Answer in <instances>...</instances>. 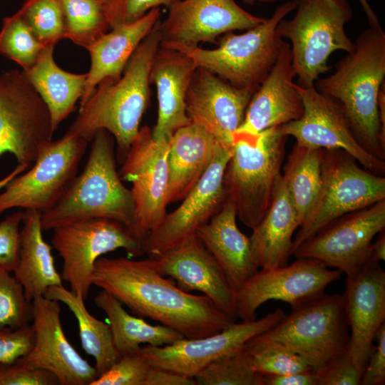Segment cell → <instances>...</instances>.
I'll list each match as a JSON object with an SVG mask.
<instances>
[{"label": "cell", "mask_w": 385, "mask_h": 385, "mask_svg": "<svg viewBox=\"0 0 385 385\" xmlns=\"http://www.w3.org/2000/svg\"><path fill=\"white\" fill-rule=\"evenodd\" d=\"M194 379L197 385H262L260 375L243 347L215 359Z\"/></svg>", "instance_id": "obj_38"}, {"label": "cell", "mask_w": 385, "mask_h": 385, "mask_svg": "<svg viewBox=\"0 0 385 385\" xmlns=\"http://www.w3.org/2000/svg\"><path fill=\"white\" fill-rule=\"evenodd\" d=\"M349 329L343 295L324 293L292 308L276 326L261 334L293 351L316 371L348 353Z\"/></svg>", "instance_id": "obj_8"}, {"label": "cell", "mask_w": 385, "mask_h": 385, "mask_svg": "<svg viewBox=\"0 0 385 385\" xmlns=\"http://www.w3.org/2000/svg\"><path fill=\"white\" fill-rule=\"evenodd\" d=\"M355 48L335 64L315 88L337 101L360 145L385 160V138L379 120L378 97L385 78V33L369 28L354 41Z\"/></svg>", "instance_id": "obj_3"}, {"label": "cell", "mask_w": 385, "mask_h": 385, "mask_svg": "<svg viewBox=\"0 0 385 385\" xmlns=\"http://www.w3.org/2000/svg\"><path fill=\"white\" fill-rule=\"evenodd\" d=\"M160 14V7L153 8L137 21L113 26L86 48L91 63L80 106L101 82L106 79L116 80L121 76L137 47L159 21Z\"/></svg>", "instance_id": "obj_27"}, {"label": "cell", "mask_w": 385, "mask_h": 385, "mask_svg": "<svg viewBox=\"0 0 385 385\" xmlns=\"http://www.w3.org/2000/svg\"><path fill=\"white\" fill-rule=\"evenodd\" d=\"M232 146L220 145L211 163L182 203L167 213L160 224L145 238L144 254L155 257L195 235L218 212L227 196L223 185Z\"/></svg>", "instance_id": "obj_17"}, {"label": "cell", "mask_w": 385, "mask_h": 385, "mask_svg": "<svg viewBox=\"0 0 385 385\" xmlns=\"http://www.w3.org/2000/svg\"><path fill=\"white\" fill-rule=\"evenodd\" d=\"M54 132L46 105L24 71L0 74V157L11 153L29 168Z\"/></svg>", "instance_id": "obj_12"}, {"label": "cell", "mask_w": 385, "mask_h": 385, "mask_svg": "<svg viewBox=\"0 0 385 385\" xmlns=\"http://www.w3.org/2000/svg\"><path fill=\"white\" fill-rule=\"evenodd\" d=\"M32 303L34 343L30 351L17 360L52 373L61 385H90L98 377L96 369L66 337L60 302L41 296Z\"/></svg>", "instance_id": "obj_20"}, {"label": "cell", "mask_w": 385, "mask_h": 385, "mask_svg": "<svg viewBox=\"0 0 385 385\" xmlns=\"http://www.w3.org/2000/svg\"><path fill=\"white\" fill-rule=\"evenodd\" d=\"M162 38L160 21L141 41L121 76L101 82L80 106L68 128L88 142L106 130L116 143V159L121 164L136 137L149 103L150 72Z\"/></svg>", "instance_id": "obj_2"}, {"label": "cell", "mask_w": 385, "mask_h": 385, "mask_svg": "<svg viewBox=\"0 0 385 385\" xmlns=\"http://www.w3.org/2000/svg\"><path fill=\"white\" fill-rule=\"evenodd\" d=\"M59 1L64 16V38L87 48L111 29L103 2L98 0Z\"/></svg>", "instance_id": "obj_35"}, {"label": "cell", "mask_w": 385, "mask_h": 385, "mask_svg": "<svg viewBox=\"0 0 385 385\" xmlns=\"http://www.w3.org/2000/svg\"><path fill=\"white\" fill-rule=\"evenodd\" d=\"M243 348L259 374L280 375L312 369L299 355L261 334L249 339Z\"/></svg>", "instance_id": "obj_36"}, {"label": "cell", "mask_w": 385, "mask_h": 385, "mask_svg": "<svg viewBox=\"0 0 385 385\" xmlns=\"http://www.w3.org/2000/svg\"><path fill=\"white\" fill-rule=\"evenodd\" d=\"M34 343L31 324L0 330V364H10L27 354Z\"/></svg>", "instance_id": "obj_46"}, {"label": "cell", "mask_w": 385, "mask_h": 385, "mask_svg": "<svg viewBox=\"0 0 385 385\" xmlns=\"http://www.w3.org/2000/svg\"><path fill=\"white\" fill-rule=\"evenodd\" d=\"M343 297L351 329L348 353L362 376L385 321V272L379 262L369 261L346 276Z\"/></svg>", "instance_id": "obj_22"}, {"label": "cell", "mask_w": 385, "mask_h": 385, "mask_svg": "<svg viewBox=\"0 0 385 385\" xmlns=\"http://www.w3.org/2000/svg\"><path fill=\"white\" fill-rule=\"evenodd\" d=\"M163 21H160V45L197 46L216 42L228 32L247 30L266 18L243 9L235 0H173Z\"/></svg>", "instance_id": "obj_19"}, {"label": "cell", "mask_w": 385, "mask_h": 385, "mask_svg": "<svg viewBox=\"0 0 385 385\" xmlns=\"http://www.w3.org/2000/svg\"><path fill=\"white\" fill-rule=\"evenodd\" d=\"M222 145L206 129L193 123L175 131L169 140L168 205L182 200L189 193Z\"/></svg>", "instance_id": "obj_28"}, {"label": "cell", "mask_w": 385, "mask_h": 385, "mask_svg": "<svg viewBox=\"0 0 385 385\" xmlns=\"http://www.w3.org/2000/svg\"><path fill=\"white\" fill-rule=\"evenodd\" d=\"M322 153L323 149L295 143L284 166L282 177L301 225L319 192Z\"/></svg>", "instance_id": "obj_34"}, {"label": "cell", "mask_w": 385, "mask_h": 385, "mask_svg": "<svg viewBox=\"0 0 385 385\" xmlns=\"http://www.w3.org/2000/svg\"><path fill=\"white\" fill-rule=\"evenodd\" d=\"M93 300L107 316L114 346L120 356L139 352L141 344L160 346L184 338L170 327L152 325L142 317L128 314L117 299L104 290L101 289Z\"/></svg>", "instance_id": "obj_32"}, {"label": "cell", "mask_w": 385, "mask_h": 385, "mask_svg": "<svg viewBox=\"0 0 385 385\" xmlns=\"http://www.w3.org/2000/svg\"><path fill=\"white\" fill-rule=\"evenodd\" d=\"M197 68L188 55L160 45L150 72V83L156 87L158 105L156 124L152 129L155 140L169 141L175 130L190 123L185 98Z\"/></svg>", "instance_id": "obj_25"}, {"label": "cell", "mask_w": 385, "mask_h": 385, "mask_svg": "<svg viewBox=\"0 0 385 385\" xmlns=\"http://www.w3.org/2000/svg\"><path fill=\"white\" fill-rule=\"evenodd\" d=\"M151 366L140 351L123 356L90 385H145Z\"/></svg>", "instance_id": "obj_41"}, {"label": "cell", "mask_w": 385, "mask_h": 385, "mask_svg": "<svg viewBox=\"0 0 385 385\" xmlns=\"http://www.w3.org/2000/svg\"><path fill=\"white\" fill-rule=\"evenodd\" d=\"M52 230V246L63 260L61 278L84 300L88 297L92 272L98 258L118 249L135 257L144 254L142 242L116 220H88Z\"/></svg>", "instance_id": "obj_11"}, {"label": "cell", "mask_w": 385, "mask_h": 385, "mask_svg": "<svg viewBox=\"0 0 385 385\" xmlns=\"http://www.w3.org/2000/svg\"><path fill=\"white\" fill-rule=\"evenodd\" d=\"M236 217L235 205L227 197L218 212L195 232L220 265L235 293L259 270L250 237L240 230Z\"/></svg>", "instance_id": "obj_26"}, {"label": "cell", "mask_w": 385, "mask_h": 385, "mask_svg": "<svg viewBox=\"0 0 385 385\" xmlns=\"http://www.w3.org/2000/svg\"><path fill=\"white\" fill-rule=\"evenodd\" d=\"M156 268L183 291H199L236 320L235 293L216 260L195 235L159 256Z\"/></svg>", "instance_id": "obj_23"}, {"label": "cell", "mask_w": 385, "mask_h": 385, "mask_svg": "<svg viewBox=\"0 0 385 385\" xmlns=\"http://www.w3.org/2000/svg\"><path fill=\"white\" fill-rule=\"evenodd\" d=\"M145 385H197L194 378L152 365Z\"/></svg>", "instance_id": "obj_49"}, {"label": "cell", "mask_w": 385, "mask_h": 385, "mask_svg": "<svg viewBox=\"0 0 385 385\" xmlns=\"http://www.w3.org/2000/svg\"><path fill=\"white\" fill-rule=\"evenodd\" d=\"M43 231L41 212L24 210L19 261L13 273L29 301L43 296L51 287L63 284L55 266L52 247L45 241Z\"/></svg>", "instance_id": "obj_30"}, {"label": "cell", "mask_w": 385, "mask_h": 385, "mask_svg": "<svg viewBox=\"0 0 385 385\" xmlns=\"http://www.w3.org/2000/svg\"><path fill=\"white\" fill-rule=\"evenodd\" d=\"M242 1L246 4L253 5L256 2L270 4V3H274L279 0H242Z\"/></svg>", "instance_id": "obj_53"}, {"label": "cell", "mask_w": 385, "mask_h": 385, "mask_svg": "<svg viewBox=\"0 0 385 385\" xmlns=\"http://www.w3.org/2000/svg\"><path fill=\"white\" fill-rule=\"evenodd\" d=\"M296 2L294 15L290 19H282L276 31L290 42L296 83L308 87L330 69L328 60L332 53L354 50L355 43L345 31L354 13L349 0Z\"/></svg>", "instance_id": "obj_6"}, {"label": "cell", "mask_w": 385, "mask_h": 385, "mask_svg": "<svg viewBox=\"0 0 385 385\" xmlns=\"http://www.w3.org/2000/svg\"><path fill=\"white\" fill-rule=\"evenodd\" d=\"M375 349L370 356L363 372L360 385H384L385 384V324L378 330Z\"/></svg>", "instance_id": "obj_47"}, {"label": "cell", "mask_w": 385, "mask_h": 385, "mask_svg": "<svg viewBox=\"0 0 385 385\" xmlns=\"http://www.w3.org/2000/svg\"><path fill=\"white\" fill-rule=\"evenodd\" d=\"M88 143L69 130L46 143L31 168L14 177L0 192V215L12 208L41 213L51 209L77 175Z\"/></svg>", "instance_id": "obj_10"}, {"label": "cell", "mask_w": 385, "mask_h": 385, "mask_svg": "<svg viewBox=\"0 0 385 385\" xmlns=\"http://www.w3.org/2000/svg\"><path fill=\"white\" fill-rule=\"evenodd\" d=\"M317 385H359L361 374L349 353L329 360L315 371Z\"/></svg>", "instance_id": "obj_44"}, {"label": "cell", "mask_w": 385, "mask_h": 385, "mask_svg": "<svg viewBox=\"0 0 385 385\" xmlns=\"http://www.w3.org/2000/svg\"><path fill=\"white\" fill-rule=\"evenodd\" d=\"M286 314L280 308L260 319L235 322L207 337L183 338L173 344L140 348L149 363L186 377L194 376L219 357L242 348L251 338L276 326Z\"/></svg>", "instance_id": "obj_18"}, {"label": "cell", "mask_w": 385, "mask_h": 385, "mask_svg": "<svg viewBox=\"0 0 385 385\" xmlns=\"http://www.w3.org/2000/svg\"><path fill=\"white\" fill-rule=\"evenodd\" d=\"M111 136L106 130L95 134L82 172L58 202L41 213L43 231L75 222L109 219L124 225L140 240L133 197L117 171Z\"/></svg>", "instance_id": "obj_4"}, {"label": "cell", "mask_w": 385, "mask_h": 385, "mask_svg": "<svg viewBox=\"0 0 385 385\" xmlns=\"http://www.w3.org/2000/svg\"><path fill=\"white\" fill-rule=\"evenodd\" d=\"M304 106L300 118L280 126L296 143L321 149H341L353 156L369 171L384 176L385 160L366 150L355 138L341 105L320 93L314 86L302 87L295 83Z\"/></svg>", "instance_id": "obj_16"}, {"label": "cell", "mask_w": 385, "mask_h": 385, "mask_svg": "<svg viewBox=\"0 0 385 385\" xmlns=\"http://www.w3.org/2000/svg\"><path fill=\"white\" fill-rule=\"evenodd\" d=\"M383 200L384 176L361 168L343 150L323 149L319 192L293 240V252L334 220Z\"/></svg>", "instance_id": "obj_9"}, {"label": "cell", "mask_w": 385, "mask_h": 385, "mask_svg": "<svg viewBox=\"0 0 385 385\" xmlns=\"http://www.w3.org/2000/svg\"><path fill=\"white\" fill-rule=\"evenodd\" d=\"M300 225L280 174L269 209L250 237L252 253L259 267L273 269L287 265L293 252V235Z\"/></svg>", "instance_id": "obj_29"}, {"label": "cell", "mask_w": 385, "mask_h": 385, "mask_svg": "<svg viewBox=\"0 0 385 385\" xmlns=\"http://www.w3.org/2000/svg\"><path fill=\"white\" fill-rule=\"evenodd\" d=\"M288 136L280 126L257 134L236 131L232 153L226 165L223 185L234 202L237 216L252 230L270 205L285 155Z\"/></svg>", "instance_id": "obj_5"}, {"label": "cell", "mask_w": 385, "mask_h": 385, "mask_svg": "<svg viewBox=\"0 0 385 385\" xmlns=\"http://www.w3.org/2000/svg\"><path fill=\"white\" fill-rule=\"evenodd\" d=\"M385 228V200L345 214L302 242L293 252L297 258H312L346 276L370 261L371 241Z\"/></svg>", "instance_id": "obj_13"}, {"label": "cell", "mask_w": 385, "mask_h": 385, "mask_svg": "<svg viewBox=\"0 0 385 385\" xmlns=\"http://www.w3.org/2000/svg\"><path fill=\"white\" fill-rule=\"evenodd\" d=\"M255 92L197 67L186 95V113L190 123L206 129L223 145L232 147Z\"/></svg>", "instance_id": "obj_21"}, {"label": "cell", "mask_w": 385, "mask_h": 385, "mask_svg": "<svg viewBox=\"0 0 385 385\" xmlns=\"http://www.w3.org/2000/svg\"><path fill=\"white\" fill-rule=\"evenodd\" d=\"M296 6V0L278 5L270 18L245 33L225 34L214 49L197 46H160L183 52L197 67L211 71L237 88L255 91L274 64L284 41L276 27Z\"/></svg>", "instance_id": "obj_7"}, {"label": "cell", "mask_w": 385, "mask_h": 385, "mask_svg": "<svg viewBox=\"0 0 385 385\" xmlns=\"http://www.w3.org/2000/svg\"><path fill=\"white\" fill-rule=\"evenodd\" d=\"M98 1H100L103 2L104 4H106L108 3L110 0H98Z\"/></svg>", "instance_id": "obj_54"}, {"label": "cell", "mask_w": 385, "mask_h": 385, "mask_svg": "<svg viewBox=\"0 0 385 385\" xmlns=\"http://www.w3.org/2000/svg\"><path fill=\"white\" fill-rule=\"evenodd\" d=\"M28 168L26 165H18L16 168L4 178L0 180V189L4 188V186L11 180L14 177L21 174L22 172Z\"/></svg>", "instance_id": "obj_52"}, {"label": "cell", "mask_w": 385, "mask_h": 385, "mask_svg": "<svg viewBox=\"0 0 385 385\" xmlns=\"http://www.w3.org/2000/svg\"><path fill=\"white\" fill-rule=\"evenodd\" d=\"M91 284L111 294L134 314L148 317L179 332L184 338L215 334L235 319L205 295L183 291L156 268L155 260L101 257Z\"/></svg>", "instance_id": "obj_1"}, {"label": "cell", "mask_w": 385, "mask_h": 385, "mask_svg": "<svg viewBox=\"0 0 385 385\" xmlns=\"http://www.w3.org/2000/svg\"><path fill=\"white\" fill-rule=\"evenodd\" d=\"M43 296L63 303L73 313L78 323L82 348L94 358L98 376L120 359L109 324L93 316L82 297L63 284L49 287Z\"/></svg>", "instance_id": "obj_33"}, {"label": "cell", "mask_w": 385, "mask_h": 385, "mask_svg": "<svg viewBox=\"0 0 385 385\" xmlns=\"http://www.w3.org/2000/svg\"><path fill=\"white\" fill-rule=\"evenodd\" d=\"M385 260V233L380 232L376 242L371 244L370 261L380 262Z\"/></svg>", "instance_id": "obj_50"}, {"label": "cell", "mask_w": 385, "mask_h": 385, "mask_svg": "<svg viewBox=\"0 0 385 385\" xmlns=\"http://www.w3.org/2000/svg\"><path fill=\"white\" fill-rule=\"evenodd\" d=\"M169 141L156 140L152 129L141 127L118 172L130 182L140 240L154 230L167 214Z\"/></svg>", "instance_id": "obj_14"}, {"label": "cell", "mask_w": 385, "mask_h": 385, "mask_svg": "<svg viewBox=\"0 0 385 385\" xmlns=\"http://www.w3.org/2000/svg\"><path fill=\"white\" fill-rule=\"evenodd\" d=\"M45 46L19 11L4 18L0 31V53L18 63L23 71L35 64Z\"/></svg>", "instance_id": "obj_37"}, {"label": "cell", "mask_w": 385, "mask_h": 385, "mask_svg": "<svg viewBox=\"0 0 385 385\" xmlns=\"http://www.w3.org/2000/svg\"><path fill=\"white\" fill-rule=\"evenodd\" d=\"M294 78L290 45L284 41L274 64L253 93L237 131L257 134L300 118L304 106Z\"/></svg>", "instance_id": "obj_24"}, {"label": "cell", "mask_w": 385, "mask_h": 385, "mask_svg": "<svg viewBox=\"0 0 385 385\" xmlns=\"http://www.w3.org/2000/svg\"><path fill=\"white\" fill-rule=\"evenodd\" d=\"M56 377L51 372L30 366L16 360L0 364V385H57Z\"/></svg>", "instance_id": "obj_45"}, {"label": "cell", "mask_w": 385, "mask_h": 385, "mask_svg": "<svg viewBox=\"0 0 385 385\" xmlns=\"http://www.w3.org/2000/svg\"><path fill=\"white\" fill-rule=\"evenodd\" d=\"M23 217L24 211H17L0 222V267L10 272L19 261Z\"/></svg>", "instance_id": "obj_42"}, {"label": "cell", "mask_w": 385, "mask_h": 385, "mask_svg": "<svg viewBox=\"0 0 385 385\" xmlns=\"http://www.w3.org/2000/svg\"><path fill=\"white\" fill-rule=\"evenodd\" d=\"M173 0H110L104 4L110 26L129 24L137 21L150 9L160 6H168Z\"/></svg>", "instance_id": "obj_43"}, {"label": "cell", "mask_w": 385, "mask_h": 385, "mask_svg": "<svg viewBox=\"0 0 385 385\" xmlns=\"http://www.w3.org/2000/svg\"><path fill=\"white\" fill-rule=\"evenodd\" d=\"M342 272L330 270L319 260L297 258L291 265L257 271L235 292L237 318L254 320L266 302L280 300L294 308L325 293Z\"/></svg>", "instance_id": "obj_15"}, {"label": "cell", "mask_w": 385, "mask_h": 385, "mask_svg": "<svg viewBox=\"0 0 385 385\" xmlns=\"http://www.w3.org/2000/svg\"><path fill=\"white\" fill-rule=\"evenodd\" d=\"M33 319V303L20 282L0 267V330L29 325Z\"/></svg>", "instance_id": "obj_40"}, {"label": "cell", "mask_w": 385, "mask_h": 385, "mask_svg": "<svg viewBox=\"0 0 385 385\" xmlns=\"http://www.w3.org/2000/svg\"><path fill=\"white\" fill-rule=\"evenodd\" d=\"M363 9L364 12L366 14L370 27L375 29H382L379 21V19L368 3L367 0H358Z\"/></svg>", "instance_id": "obj_51"}, {"label": "cell", "mask_w": 385, "mask_h": 385, "mask_svg": "<svg viewBox=\"0 0 385 385\" xmlns=\"http://www.w3.org/2000/svg\"><path fill=\"white\" fill-rule=\"evenodd\" d=\"M19 12L43 44L56 45L64 38V16L59 0H26Z\"/></svg>", "instance_id": "obj_39"}, {"label": "cell", "mask_w": 385, "mask_h": 385, "mask_svg": "<svg viewBox=\"0 0 385 385\" xmlns=\"http://www.w3.org/2000/svg\"><path fill=\"white\" fill-rule=\"evenodd\" d=\"M55 45L44 47L35 64L23 71L46 105L56 131L75 110L82 96L87 73L76 74L61 68L53 59Z\"/></svg>", "instance_id": "obj_31"}, {"label": "cell", "mask_w": 385, "mask_h": 385, "mask_svg": "<svg viewBox=\"0 0 385 385\" xmlns=\"http://www.w3.org/2000/svg\"><path fill=\"white\" fill-rule=\"evenodd\" d=\"M260 375L262 385H317L315 371L313 369L287 374Z\"/></svg>", "instance_id": "obj_48"}]
</instances>
